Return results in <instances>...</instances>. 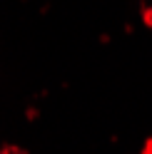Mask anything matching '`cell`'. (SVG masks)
<instances>
[{
	"label": "cell",
	"mask_w": 152,
	"mask_h": 154,
	"mask_svg": "<svg viewBox=\"0 0 152 154\" xmlns=\"http://www.w3.org/2000/svg\"><path fill=\"white\" fill-rule=\"evenodd\" d=\"M145 20H147V23L152 25V13H145Z\"/></svg>",
	"instance_id": "1"
}]
</instances>
